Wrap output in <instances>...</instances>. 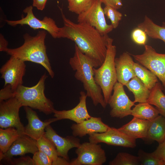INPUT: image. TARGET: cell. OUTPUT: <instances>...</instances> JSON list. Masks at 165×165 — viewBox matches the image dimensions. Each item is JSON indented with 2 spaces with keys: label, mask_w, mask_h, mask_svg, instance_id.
Listing matches in <instances>:
<instances>
[{
  "label": "cell",
  "mask_w": 165,
  "mask_h": 165,
  "mask_svg": "<svg viewBox=\"0 0 165 165\" xmlns=\"http://www.w3.org/2000/svg\"><path fill=\"white\" fill-rule=\"evenodd\" d=\"M163 90L162 84L157 82L151 90L147 102L155 106L160 114L165 117V94Z\"/></svg>",
  "instance_id": "obj_24"
},
{
  "label": "cell",
  "mask_w": 165,
  "mask_h": 165,
  "mask_svg": "<svg viewBox=\"0 0 165 165\" xmlns=\"http://www.w3.org/2000/svg\"><path fill=\"white\" fill-rule=\"evenodd\" d=\"M138 27L143 30L151 38L161 40L165 43V22L161 26L145 16L143 21L138 24Z\"/></svg>",
  "instance_id": "obj_22"
},
{
  "label": "cell",
  "mask_w": 165,
  "mask_h": 165,
  "mask_svg": "<svg viewBox=\"0 0 165 165\" xmlns=\"http://www.w3.org/2000/svg\"><path fill=\"white\" fill-rule=\"evenodd\" d=\"M115 62L118 82L125 86L131 79L136 76L134 67V62L130 54L124 52L115 58Z\"/></svg>",
  "instance_id": "obj_19"
},
{
  "label": "cell",
  "mask_w": 165,
  "mask_h": 165,
  "mask_svg": "<svg viewBox=\"0 0 165 165\" xmlns=\"http://www.w3.org/2000/svg\"><path fill=\"white\" fill-rule=\"evenodd\" d=\"M160 114L156 108L147 102L139 103L131 110V115L139 119L151 121Z\"/></svg>",
  "instance_id": "obj_25"
},
{
  "label": "cell",
  "mask_w": 165,
  "mask_h": 165,
  "mask_svg": "<svg viewBox=\"0 0 165 165\" xmlns=\"http://www.w3.org/2000/svg\"><path fill=\"white\" fill-rule=\"evenodd\" d=\"M5 161L10 165H34L32 158L29 156H22L16 159L12 158Z\"/></svg>",
  "instance_id": "obj_35"
},
{
  "label": "cell",
  "mask_w": 165,
  "mask_h": 165,
  "mask_svg": "<svg viewBox=\"0 0 165 165\" xmlns=\"http://www.w3.org/2000/svg\"><path fill=\"white\" fill-rule=\"evenodd\" d=\"M44 135L50 140L55 145L58 156L70 161L68 152L74 148L78 147L81 144L80 140L74 136H67L64 138L59 135L50 124L45 129Z\"/></svg>",
  "instance_id": "obj_14"
},
{
  "label": "cell",
  "mask_w": 165,
  "mask_h": 165,
  "mask_svg": "<svg viewBox=\"0 0 165 165\" xmlns=\"http://www.w3.org/2000/svg\"><path fill=\"white\" fill-rule=\"evenodd\" d=\"M46 35V31L44 30L39 31L34 36L26 33L23 36L24 42L22 45L15 48H8L6 52L24 62L31 61L41 65L53 78L54 73L46 53L45 44Z\"/></svg>",
  "instance_id": "obj_3"
},
{
  "label": "cell",
  "mask_w": 165,
  "mask_h": 165,
  "mask_svg": "<svg viewBox=\"0 0 165 165\" xmlns=\"http://www.w3.org/2000/svg\"><path fill=\"white\" fill-rule=\"evenodd\" d=\"M109 127L103 122L101 117L91 116L80 123L72 124L71 128L73 136L82 138L87 134L104 132Z\"/></svg>",
  "instance_id": "obj_18"
},
{
  "label": "cell",
  "mask_w": 165,
  "mask_h": 165,
  "mask_svg": "<svg viewBox=\"0 0 165 165\" xmlns=\"http://www.w3.org/2000/svg\"><path fill=\"white\" fill-rule=\"evenodd\" d=\"M69 165V161L65 159L58 156L57 159L52 162V165Z\"/></svg>",
  "instance_id": "obj_41"
},
{
  "label": "cell",
  "mask_w": 165,
  "mask_h": 165,
  "mask_svg": "<svg viewBox=\"0 0 165 165\" xmlns=\"http://www.w3.org/2000/svg\"><path fill=\"white\" fill-rule=\"evenodd\" d=\"M8 42L1 34L0 35V51L5 52L8 48Z\"/></svg>",
  "instance_id": "obj_40"
},
{
  "label": "cell",
  "mask_w": 165,
  "mask_h": 165,
  "mask_svg": "<svg viewBox=\"0 0 165 165\" xmlns=\"http://www.w3.org/2000/svg\"><path fill=\"white\" fill-rule=\"evenodd\" d=\"M102 3L98 0H93L90 8L78 15V23H85L95 28L101 34L108 35L113 29L111 24H107Z\"/></svg>",
  "instance_id": "obj_9"
},
{
  "label": "cell",
  "mask_w": 165,
  "mask_h": 165,
  "mask_svg": "<svg viewBox=\"0 0 165 165\" xmlns=\"http://www.w3.org/2000/svg\"><path fill=\"white\" fill-rule=\"evenodd\" d=\"M109 165H140L139 157L125 152H120L109 163Z\"/></svg>",
  "instance_id": "obj_29"
},
{
  "label": "cell",
  "mask_w": 165,
  "mask_h": 165,
  "mask_svg": "<svg viewBox=\"0 0 165 165\" xmlns=\"http://www.w3.org/2000/svg\"><path fill=\"white\" fill-rule=\"evenodd\" d=\"M105 6H109L117 9H120L123 6L121 0H98Z\"/></svg>",
  "instance_id": "obj_38"
},
{
  "label": "cell",
  "mask_w": 165,
  "mask_h": 165,
  "mask_svg": "<svg viewBox=\"0 0 165 165\" xmlns=\"http://www.w3.org/2000/svg\"><path fill=\"white\" fill-rule=\"evenodd\" d=\"M15 97V91H13L11 86L8 84L0 90V102L7 100Z\"/></svg>",
  "instance_id": "obj_36"
},
{
  "label": "cell",
  "mask_w": 165,
  "mask_h": 165,
  "mask_svg": "<svg viewBox=\"0 0 165 165\" xmlns=\"http://www.w3.org/2000/svg\"><path fill=\"white\" fill-rule=\"evenodd\" d=\"M150 123V121L134 117L129 122L118 129L131 138L145 140Z\"/></svg>",
  "instance_id": "obj_20"
},
{
  "label": "cell",
  "mask_w": 165,
  "mask_h": 165,
  "mask_svg": "<svg viewBox=\"0 0 165 165\" xmlns=\"http://www.w3.org/2000/svg\"><path fill=\"white\" fill-rule=\"evenodd\" d=\"M90 142L107 144L124 147L134 148L136 145V139L131 138L118 129L109 127L103 133H94L89 135Z\"/></svg>",
  "instance_id": "obj_13"
},
{
  "label": "cell",
  "mask_w": 165,
  "mask_h": 165,
  "mask_svg": "<svg viewBox=\"0 0 165 165\" xmlns=\"http://www.w3.org/2000/svg\"><path fill=\"white\" fill-rule=\"evenodd\" d=\"M22 106L15 97L0 102V127L5 129L14 127L20 135L24 134V127L21 123L19 116Z\"/></svg>",
  "instance_id": "obj_8"
},
{
  "label": "cell",
  "mask_w": 165,
  "mask_h": 165,
  "mask_svg": "<svg viewBox=\"0 0 165 165\" xmlns=\"http://www.w3.org/2000/svg\"><path fill=\"white\" fill-rule=\"evenodd\" d=\"M69 64L75 71V78L83 84L87 97L90 98L94 105L96 106L100 104L103 108H105L107 104L101 89L94 80L93 63L75 45L74 56L70 59Z\"/></svg>",
  "instance_id": "obj_2"
},
{
  "label": "cell",
  "mask_w": 165,
  "mask_h": 165,
  "mask_svg": "<svg viewBox=\"0 0 165 165\" xmlns=\"http://www.w3.org/2000/svg\"><path fill=\"white\" fill-rule=\"evenodd\" d=\"M32 6L40 10H43L45 7L47 0H32Z\"/></svg>",
  "instance_id": "obj_39"
},
{
  "label": "cell",
  "mask_w": 165,
  "mask_h": 165,
  "mask_svg": "<svg viewBox=\"0 0 165 165\" xmlns=\"http://www.w3.org/2000/svg\"><path fill=\"white\" fill-rule=\"evenodd\" d=\"M93 0H72L68 3L69 11L78 15L88 9L92 5Z\"/></svg>",
  "instance_id": "obj_30"
},
{
  "label": "cell",
  "mask_w": 165,
  "mask_h": 165,
  "mask_svg": "<svg viewBox=\"0 0 165 165\" xmlns=\"http://www.w3.org/2000/svg\"><path fill=\"white\" fill-rule=\"evenodd\" d=\"M145 50L139 55L130 54L141 65L154 73L161 81L165 94V54L158 53L150 45H144Z\"/></svg>",
  "instance_id": "obj_6"
},
{
  "label": "cell",
  "mask_w": 165,
  "mask_h": 165,
  "mask_svg": "<svg viewBox=\"0 0 165 165\" xmlns=\"http://www.w3.org/2000/svg\"><path fill=\"white\" fill-rule=\"evenodd\" d=\"M38 150L46 154L52 162L59 156L56 147L54 143L44 135L37 140Z\"/></svg>",
  "instance_id": "obj_28"
},
{
  "label": "cell",
  "mask_w": 165,
  "mask_h": 165,
  "mask_svg": "<svg viewBox=\"0 0 165 165\" xmlns=\"http://www.w3.org/2000/svg\"><path fill=\"white\" fill-rule=\"evenodd\" d=\"M33 9L32 6L27 7L23 10L26 15L21 19L16 20H6V21L8 24L12 26L27 25L34 30L42 29L48 32L53 38H58L60 28L57 26L55 21L46 16L42 20L39 19L34 15Z\"/></svg>",
  "instance_id": "obj_10"
},
{
  "label": "cell",
  "mask_w": 165,
  "mask_h": 165,
  "mask_svg": "<svg viewBox=\"0 0 165 165\" xmlns=\"http://www.w3.org/2000/svg\"><path fill=\"white\" fill-rule=\"evenodd\" d=\"M26 71L25 62L10 56L0 69L1 78L4 79V86L9 84L15 91L23 83V78Z\"/></svg>",
  "instance_id": "obj_12"
},
{
  "label": "cell",
  "mask_w": 165,
  "mask_h": 165,
  "mask_svg": "<svg viewBox=\"0 0 165 165\" xmlns=\"http://www.w3.org/2000/svg\"><path fill=\"white\" fill-rule=\"evenodd\" d=\"M61 14L64 26L60 28L58 38L74 42L80 51L91 59L94 68L100 66L106 54L108 35H102L87 24L74 23L67 18L62 11Z\"/></svg>",
  "instance_id": "obj_1"
},
{
  "label": "cell",
  "mask_w": 165,
  "mask_h": 165,
  "mask_svg": "<svg viewBox=\"0 0 165 165\" xmlns=\"http://www.w3.org/2000/svg\"><path fill=\"white\" fill-rule=\"evenodd\" d=\"M105 15L110 19L113 28L118 26L123 15L117 9L109 6L106 5L103 9Z\"/></svg>",
  "instance_id": "obj_32"
},
{
  "label": "cell",
  "mask_w": 165,
  "mask_h": 165,
  "mask_svg": "<svg viewBox=\"0 0 165 165\" xmlns=\"http://www.w3.org/2000/svg\"><path fill=\"white\" fill-rule=\"evenodd\" d=\"M113 41L112 38L108 36L105 60L100 66L93 68L94 80L101 88L107 104L112 95L114 86L117 82L115 62L116 49V46L113 44Z\"/></svg>",
  "instance_id": "obj_5"
},
{
  "label": "cell",
  "mask_w": 165,
  "mask_h": 165,
  "mask_svg": "<svg viewBox=\"0 0 165 165\" xmlns=\"http://www.w3.org/2000/svg\"><path fill=\"white\" fill-rule=\"evenodd\" d=\"M134 67L136 76L151 90L158 82L157 77L150 71L138 63L134 62Z\"/></svg>",
  "instance_id": "obj_27"
},
{
  "label": "cell",
  "mask_w": 165,
  "mask_h": 165,
  "mask_svg": "<svg viewBox=\"0 0 165 165\" xmlns=\"http://www.w3.org/2000/svg\"><path fill=\"white\" fill-rule=\"evenodd\" d=\"M47 77L45 73L34 86L29 87L22 85L18 87L15 91V97L22 106L38 110L46 115L53 113L55 110L53 104L44 93L45 82Z\"/></svg>",
  "instance_id": "obj_4"
},
{
  "label": "cell",
  "mask_w": 165,
  "mask_h": 165,
  "mask_svg": "<svg viewBox=\"0 0 165 165\" xmlns=\"http://www.w3.org/2000/svg\"><path fill=\"white\" fill-rule=\"evenodd\" d=\"M125 86L133 93L135 103L147 102L151 90L137 77L135 76L131 79Z\"/></svg>",
  "instance_id": "obj_23"
},
{
  "label": "cell",
  "mask_w": 165,
  "mask_h": 165,
  "mask_svg": "<svg viewBox=\"0 0 165 165\" xmlns=\"http://www.w3.org/2000/svg\"><path fill=\"white\" fill-rule=\"evenodd\" d=\"M147 35L142 29L138 27L134 29L131 33V38L136 43L145 45L147 39Z\"/></svg>",
  "instance_id": "obj_34"
},
{
  "label": "cell",
  "mask_w": 165,
  "mask_h": 165,
  "mask_svg": "<svg viewBox=\"0 0 165 165\" xmlns=\"http://www.w3.org/2000/svg\"><path fill=\"white\" fill-rule=\"evenodd\" d=\"M77 157L69 161V165H102L106 161L105 150L98 143L85 142L76 148Z\"/></svg>",
  "instance_id": "obj_7"
},
{
  "label": "cell",
  "mask_w": 165,
  "mask_h": 165,
  "mask_svg": "<svg viewBox=\"0 0 165 165\" xmlns=\"http://www.w3.org/2000/svg\"><path fill=\"white\" fill-rule=\"evenodd\" d=\"M33 155L34 165H52V160L42 152L38 150Z\"/></svg>",
  "instance_id": "obj_33"
},
{
  "label": "cell",
  "mask_w": 165,
  "mask_h": 165,
  "mask_svg": "<svg viewBox=\"0 0 165 165\" xmlns=\"http://www.w3.org/2000/svg\"><path fill=\"white\" fill-rule=\"evenodd\" d=\"M123 86L117 81L114 86L113 94L108 102L112 117L122 119L131 115V108L135 105L134 101H131L126 94Z\"/></svg>",
  "instance_id": "obj_11"
},
{
  "label": "cell",
  "mask_w": 165,
  "mask_h": 165,
  "mask_svg": "<svg viewBox=\"0 0 165 165\" xmlns=\"http://www.w3.org/2000/svg\"><path fill=\"white\" fill-rule=\"evenodd\" d=\"M153 152L159 159L165 161V141L159 144L156 149Z\"/></svg>",
  "instance_id": "obj_37"
},
{
  "label": "cell",
  "mask_w": 165,
  "mask_h": 165,
  "mask_svg": "<svg viewBox=\"0 0 165 165\" xmlns=\"http://www.w3.org/2000/svg\"><path fill=\"white\" fill-rule=\"evenodd\" d=\"M145 140L156 141L159 144L165 141V117L159 115L150 121L146 137Z\"/></svg>",
  "instance_id": "obj_21"
},
{
  "label": "cell",
  "mask_w": 165,
  "mask_h": 165,
  "mask_svg": "<svg viewBox=\"0 0 165 165\" xmlns=\"http://www.w3.org/2000/svg\"><path fill=\"white\" fill-rule=\"evenodd\" d=\"M72 0H67L68 1V3L71 2L72 1Z\"/></svg>",
  "instance_id": "obj_42"
},
{
  "label": "cell",
  "mask_w": 165,
  "mask_h": 165,
  "mask_svg": "<svg viewBox=\"0 0 165 165\" xmlns=\"http://www.w3.org/2000/svg\"><path fill=\"white\" fill-rule=\"evenodd\" d=\"M38 150L37 140L24 134L18 137L6 153L0 152V161L6 160L14 156H22L28 153L33 155Z\"/></svg>",
  "instance_id": "obj_16"
},
{
  "label": "cell",
  "mask_w": 165,
  "mask_h": 165,
  "mask_svg": "<svg viewBox=\"0 0 165 165\" xmlns=\"http://www.w3.org/2000/svg\"><path fill=\"white\" fill-rule=\"evenodd\" d=\"M138 155L141 165H163V161L158 158L153 152L147 153L140 149Z\"/></svg>",
  "instance_id": "obj_31"
},
{
  "label": "cell",
  "mask_w": 165,
  "mask_h": 165,
  "mask_svg": "<svg viewBox=\"0 0 165 165\" xmlns=\"http://www.w3.org/2000/svg\"><path fill=\"white\" fill-rule=\"evenodd\" d=\"M163 165H165V161H163Z\"/></svg>",
  "instance_id": "obj_43"
},
{
  "label": "cell",
  "mask_w": 165,
  "mask_h": 165,
  "mask_svg": "<svg viewBox=\"0 0 165 165\" xmlns=\"http://www.w3.org/2000/svg\"><path fill=\"white\" fill-rule=\"evenodd\" d=\"M79 102L76 106L68 110L58 111L55 109L54 116L57 120L68 119L79 123L87 119L91 116L88 111L86 99L87 97L86 93L83 91L80 93Z\"/></svg>",
  "instance_id": "obj_17"
},
{
  "label": "cell",
  "mask_w": 165,
  "mask_h": 165,
  "mask_svg": "<svg viewBox=\"0 0 165 165\" xmlns=\"http://www.w3.org/2000/svg\"><path fill=\"white\" fill-rule=\"evenodd\" d=\"M18 130L14 127L0 129V152L6 153L13 143L20 136Z\"/></svg>",
  "instance_id": "obj_26"
},
{
  "label": "cell",
  "mask_w": 165,
  "mask_h": 165,
  "mask_svg": "<svg viewBox=\"0 0 165 165\" xmlns=\"http://www.w3.org/2000/svg\"><path fill=\"white\" fill-rule=\"evenodd\" d=\"M24 109L28 122V124L24 127V134L36 140L44 135L45 128L48 125L57 121L54 118L42 121L32 108L24 106Z\"/></svg>",
  "instance_id": "obj_15"
}]
</instances>
